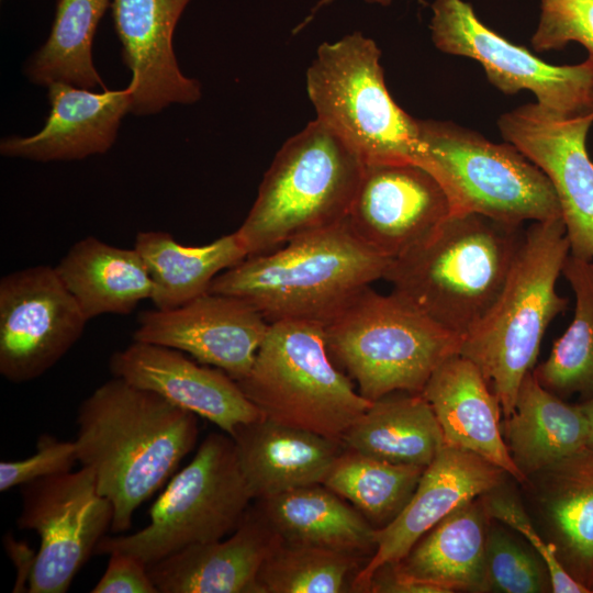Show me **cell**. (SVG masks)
<instances>
[{"label":"cell","mask_w":593,"mask_h":593,"mask_svg":"<svg viewBox=\"0 0 593 593\" xmlns=\"http://www.w3.org/2000/svg\"><path fill=\"white\" fill-rule=\"evenodd\" d=\"M445 445L473 452L524 484L504 440L500 401L479 368L460 354L441 363L422 391Z\"/></svg>","instance_id":"22"},{"label":"cell","mask_w":593,"mask_h":593,"mask_svg":"<svg viewBox=\"0 0 593 593\" xmlns=\"http://www.w3.org/2000/svg\"><path fill=\"white\" fill-rule=\"evenodd\" d=\"M345 447L398 465L427 467L444 447L436 415L422 393L393 392L373 401L344 433Z\"/></svg>","instance_id":"29"},{"label":"cell","mask_w":593,"mask_h":593,"mask_svg":"<svg viewBox=\"0 0 593 593\" xmlns=\"http://www.w3.org/2000/svg\"><path fill=\"white\" fill-rule=\"evenodd\" d=\"M20 491L18 527L40 537L27 592L65 593L111 529L112 504L87 467L25 483Z\"/></svg>","instance_id":"12"},{"label":"cell","mask_w":593,"mask_h":593,"mask_svg":"<svg viewBox=\"0 0 593 593\" xmlns=\"http://www.w3.org/2000/svg\"><path fill=\"white\" fill-rule=\"evenodd\" d=\"M370 593H443L436 586L410 580L394 569L392 563L379 567L368 588Z\"/></svg>","instance_id":"40"},{"label":"cell","mask_w":593,"mask_h":593,"mask_svg":"<svg viewBox=\"0 0 593 593\" xmlns=\"http://www.w3.org/2000/svg\"><path fill=\"white\" fill-rule=\"evenodd\" d=\"M376 42L354 32L323 43L306 71L316 119L339 135L365 165L415 163L418 120L389 93Z\"/></svg>","instance_id":"9"},{"label":"cell","mask_w":593,"mask_h":593,"mask_svg":"<svg viewBox=\"0 0 593 593\" xmlns=\"http://www.w3.org/2000/svg\"><path fill=\"white\" fill-rule=\"evenodd\" d=\"M134 248L153 281L159 310L180 306L209 291L216 276L247 257L236 232L202 246H186L164 231L138 232Z\"/></svg>","instance_id":"30"},{"label":"cell","mask_w":593,"mask_h":593,"mask_svg":"<svg viewBox=\"0 0 593 593\" xmlns=\"http://www.w3.org/2000/svg\"><path fill=\"white\" fill-rule=\"evenodd\" d=\"M108 556L107 569L92 593H158L147 566L141 560L123 552Z\"/></svg>","instance_id":"39"},{"label":"cell","mask_w":593,"mask_h":593,"mask_svg":"<svg viewBox=\"0 0 593 593\" xmlns=\"http://www.w3.org/2000/svg\"><path fill=\"white\" fill-rule=\"evenodd\" d=\"M490 518L481 496L448 514L396 563L403 577L443 593L488 592L485 549Z\"/></svg>","instance_id":"25"},{"label":"cell","mask_w":593,"mask_h":593,"mask_svg":"<svg viewBox=\"0 0 593 593\" xmlns=\"http://www.w3.org/2000/svg\"><path fill=\"white\" fill-rule=\"evenodd\" d=\"M269 325L245 300L208 291L174 309L142 312L133 340L187 353L239 381L249 373Z\"/></svg>","instance_id":"16"},{"label":"cell","mask_w":593,"mask_h":593,"mask_svg":"<svg viewBox=\"0 0 593 593\" xmlns=\"http://www.w3.org/2000/svg\"><path fill=\"white\" fill-rule=\"evenodd\" d=\"M507 473L486 459L444 445L425 468L405 507L387 526L376 529V551L353 581V592H368L374 571L399 562L413 545L462 504L505 481Z\"/></svg>","instance_id":"17"},{"label":"cell","mask_w":593,"mask_h":593,"mask_svg":"<svg viewBox=\"0 0 593 593\" xmlns=\"http://www.w3.org/2000/svg\"><path fill=\"white\" fill-rule=\"evenodd\" d=\"M529 484L566 570L590 589L593 580V448L532 474Z\"/></svg>","instance_id":"24"},{"label":"cell","mask_w":593,"mask_h":593,"mask_svg":"<svg viewBox=\"0 0 593 593\" xmlns=\"http://www.w3.org/2000/svg\"><path fill=\"white\" fill-rule=\"evenodd\" d=\"M569 254L561 217L533 222L497 299L462 338L459 354L479 368L504 418L514 410L522 381L535 368L549 324L567 307L556 286Z\"/></svg>","instance_id":"4"},{"label":"cell","mask_w":593,"mask_h":593,"mask_svg":"<svg viewBox=\"0 0 593 593\" xmlns=\"http://www.w3.org/2000/svg\"><path fill=\"white\" fill-rule=\"evenodd\" d=\"M426 467L398 465L346 448L323 481L374 528L391 523L411 500Z\"/></svg>","instance_id":"32"},{"label":"cell","mask_w":593,"mask_h":593,"mask_svg":"<svg viewBox=\"0 0 593 593\" xmlns=\"http://www.w3.org/2000/svg\"><path fill=\"white\" fill-rule=\"evenodd\" d=\"M570 42L580 43L593 58V0H540L533 47L561 49Z\"/></svg>","instance_id":"37"},{"label":"cell","mask_w":593,"mask_h":593,"mask_svg":"<svg viewBox=\"0 0 593 593\" xmlns=\"http://www.w3.org/2000/svg\"><path fill=\"white\" fill-rule=\"evenodd\" d=\"M513 462L527 478L586 447L588 421L581 405H570L542 387L533 371L521 383L515 406L502 423Z\"/></svg>","instance_id":"28"},{"label":"cell","mask_w":593,"mask_h":593,"mask_svg":"<svg viewBox=\"0 0 593 593\" xmlns=\"http://www.w3.org/2000/svg\"><path fill=\"white\" fill-rule=\"evenodd\" d=\"M3 542L8 555L16 567V580L13 592L27 591L25 590L26 583L30 582L33 572L36 552H34L26 542L16 541L10 535L4 536Z\"/></svg>","instance_id":"41"},{"label":"cell","mask_w":593,"mask_h":593,"mask_svg":"<svg viewBox=\"0 0 593 593\" xmlns=\"http://www.w3.org/2000/svg\"><path fill=\"white\" fill-rule=\"evenodd\" d=\"M488 592L541 593L551 590L548 570L536 551L502 528H489L485 549Z\"/></svg>","instance_id":"35"},{"label":"cell","mask_w":593,"mask_h":593,"mask_svg":"<svg viewBox=\"0 0 593 593\" xmlns=\"http://www.w3.org/2000/svg\"><path fill=\"white\" fill-rule=\"evenodd\" d=\"M88 320L55 267L38 265L0 280V373L13 383L35 380L82 336Z\"/></svg>","instance_id":"13"},{"label":"cell","mask_w":593,"mask_h":593,"mask_svg":"<svg viewBox=\"0 0 593 593\" xmlns=\"http://www.w3.org/2000/svg\"><path fill=\"white\" fill-rule=\"evenodd\" d=\"M251 500L233 438L211 433L152 505L149 523L134 534L104 536L94 555L123 552L153 564L232 534Z\"/></svg>","instance_id":"10"},{"label":"cell","mask_w":593,"mask_h":593,"mask_svg":"<svg viewBox=\"0 0 593 593\" xmlns=\"http://www.w3.org/2000/svg\"><path fill=\"white\" fill-rule=\"evenodd\" d=\"M562 275L575 299L573 320L533 373L559 396L593 395V261L567 257Z\"/></svg>","instance_id":"33"},{"label":"cell","mask_w":593,"mask_h":593,"mask_svg":"<svg viewBox=\"0 0 593 593\" xmlns=\"http://www.w3.org/2000/svg\"><path fill=\"white\" fill-rule=\"evenodd\" d=\"M490 519H495L521 534L542 559L555 593H590L591 590L577 581L560 562L555 545L545 540L534 527L522 502L505 481L481 495Z\"/></svg>","instance_id":"36"},{"label":"cell","mask_w":593,"mask_h":593,"mask_svg":"<svg viewBox=\"0 0 593 593\" xmlns=\"http://www.w3.org/2000/svg\"><path fill=\"white\" fill-rule=\"evenodd\" d=\"M390 262L354 236L344 221L247 256L216 276L209 292L245 300L270 324L298 320L324 325L383 279Z\"/></svg>","instance_id":"3"},{"label":"cell","mask_w":593,"mask_h":593,"mask_svg":"<svg viewBox=\"0 0 593 593\" xmlns=\"http://www.w3.org/2000/svg\"><path fill=\"white\" fill-rule=\"evenodd\" d=\"M323 327L332 359L371 402L393 392L422 393L462 342L396 293L371 287Z\"/></svg>","instance_id":"6"},{"label":"cell","mask_w":593,"mask_h":593,"mask_svg":"<svg viewBox=\"0 0 593 593\" xmlns=\"http://www.w3.org/2000/svg\"><path fill=\"white\" fill-rule=\"evenodd\" d=\"M580 405L588 421L589 432L586 447L593 448V395L588 398V400Z\"/></svg>","instance_id":"42"},{"label":"cell","mask_w":593,"mask_h":593,"mask_svg":"<svg viewBox=\"0 0 593 593\" xmlns=\"http://www.w3.org/2000/svg\"><path fill=\"white\" fill-rule=\"evenodd\" d=\"M78 462L75 440H60L49 434H42L36 443V451L22 460L0 462V491L71 471Z\"/></svg>","instance_id":"38"},{"label":"cell","mask_w":593,"mask_h":593,"mask_svg":"<svg viewBox=\"0 0 593 593\" xmlns=\"http://www.w3.org/2000/svg\"><path fill=\"white\" fill-rule=\"evenodd\" d=\"M333 0H321L318 1V3L312 9V12H311V15L305 20V22H303L301 24L300 27L304 26L312 18H313V14L318 10L321 9L322 7L331 3ZM366 2L368 3H374V4H380V5H389L391 3L392 0H365Z\"/></svg>","instance_id":"43"},{"label":"cell","mask_w":593,"mask_h":593,"mask_svg":"<svg viewBox=\"0 0 593 593\" xmlns=\"http://www.w3.org/2000/svg\"><path fill=\"white\" fill-rule=\"evenodd\" d=\"M429 29L435 46L478 60L490 82L506 94L523 89L563 116L593 112V58L577 65L545 63L484 25L463 0H434Z\"/></svg>","instance_id":"11"},{"label":"cell","mask_w":593,"mask_h":593,"mask_svg":"<svg viewBox=\"0 0 593 593\" xmlns=\"http://www.w3.org/2000/svg\"><path fill=\"white\" fill-rule=\"evenodd\" d=\"M197 416L116 377L81 402L78 462L93 472L99 493L112 504V533L131 527L134 512L193 449Z\"/></svg>","instance_id":"1"},{"label":"cell","mask_w":593,"mask_h":593,"mask_svg":"<svg viewBox=\"0 0 593 593\" xmlns=\"http://www.w3.org/2000/svg\"><path fill=\"white\" fill-rule=\"evenodd\" d=\"M190 1L111 0L123 61L132 74L130 112L154 114L200 100V82L180 71L172 47L176 24Z\"/></svg>","instance_id":"19"},{"label":"cell","mask_w":593,"mask_h":593,"mask_svg":"<svg viewBox=\"0 0 593 593\" xmlns=\"http://www.w3.org/2000/svg\"><path fill=\"white\" fill-rule=\"evenodd\" d=\"M451 214L436 178L418 164H367L345 223L377 254L395 259L424 240Z\"/></svg>","instance_id":"15"},{"label":"cell","mask_w":593,"mask_h":593,"mask_svg":"<svg viewBox=\"0 0 593 593\" xmlns=\"http://www.w3.org/2000/svg\"><path fill=\"white\" fill-rule=\"evenodd\" d=\"M109 370L112 377L159 394L230 436L239 425L264 417L226 372L199 365L174 348L133 340L111 355Z\"/></svg>","instance_id":"18"},{"label":"cell","mask_w":593,"mask_h":593,"mask_svg":"<svg viewBox=\"0 0 593 593\" xmlns=\"http://www.w3.org/2000/svg\"><path fill=\"white\" fill-rule=\"evenodd\" d=\"M363 557L281 541L264 562L258 583L261 593L353 592Z\"/></svg>","instance_id":"34"},{"label":"cell","mask_w":593,"mask_h":593,"mask_svg":"<svg viewBox=\"0 0 593 593\" xmlns=\"http://www.w3.org/2000/svg\"><path fill=\"white\" fill-rule=\"evenodd\" d=\"M110 4V0H57L48 38L25 68L31 82L107 89L92 61V43Z\"/></svg>","instance_id":"31"},{"label":"cell","mask_w":593,"mask_h":593,"mask_svg":"<svg viewBox=\"0 0 593 593\" xmlns=\"http://www.w3.org/2000/svg\"><path fill=\"white\" fill-rule=\"evenodd\" d=\"M88 321L127 315L150 299L153 281L139 254L90 235L76 242L55 266Z\"/></svg>","instance_id":"27"},{"label":"cell","mask_w":593,"mask_h":593,"mask_svg":"<svg viewBox=\"0 0 593 593\" xmlns=\"http://www.w3.org/2000/svg\"><path fill=\"white\" fill-rule=\"evenodd\" d=\"M47 89L51 109L42 130L31 136L3 138L1 155L45 163L107 153L122 118L131 111L132 88L93 92L55 82Z\"/></svg>","instance_id":"21"},{"label":"cell","mask_w":593,"mask_h":593,"mask_svg":"<svg viewBox=\"0 0 593 593\" xmlns=\"http://www.w3.org/2000/svg\"><path fill=\"white\" fill-rule=\"evenodd\" d=\"M343 500L325 485L313 484L255 504L283 542L372 557L377 528Z\"/></svg>","instance_id":"26"},{"label":"cell","mask_w":593,"mask_h":593,"mask_svg":"<svg viewBox=\"0 0 593 593\" xmlns=\"http://www.w3.org/2000/svg\"><path fill=\"white\" fill-rule=\"evenodd\" d=\"M253 500L322 484L346 449L340 439L261 417L231 436Z\"/></svg>","instance_id":"23"},{"label":"cell","mask_w":593,"mask_h":593,"mask_svg":"<svg viewBox=\"0 0 593 593\" xmlns=\"http://www.w3.org/2000/svg\"><path fill=\"white\" fill-rule=\"evenodd\" d=\"M237 383L264 417L340 440L372 403L332 359L323 325L310 321L271 323Z\"/></svg>","instance_id":"7"},{"label":"cell","mask_w":593,"mask_h":593,"mask_svg":"<svg viewBox=\"0 0 593 593\" xmlns=\"http://www.w3.org/2000/svg\"><path fill=\"white\" fill-rule=\"evenodd\" d=\"M363 166L333 130L310 122L276 154L236 231L247 256L344 222Z\"/></svg>","instance_id":"5"},{"label":"cell","mask_w":593,"mask_h":593,"mask_svg":"<svg viewBox=\"0 0 593 593\" xmlns=\"http://www.w3.org/2000/svg\"><path fill=\"white\" fill-rule=\"evenodd\" d=\"M590 590H591V592H593V580L591 582Z\"/></svg>","instance_id":"44"},{"label":"cell","mask_w":593,"mask_h":593,"mask_svg":"<svg viewBox=\"0 0 593 593\" xmlns=\"http://www.w3.org/2000/svg\"><path fill=\"white\" fill-rule=\"evenodd\" d=\"M523 237L522 225L451 213L424 240L392 259L383 280L463 338L501 293Z\"/></svg>","instance_id":"2"},{"label":"cell","mask_w":593,"mask_h":593,"mask_svg":"<svg viewBox=\"0 0 593 593\" xmlns=\"http://www.w3.org/2000/svg\"><path fill=\"white\" fill-rule=\"evenodd\" d=\"M415 164L445 190L451 213L511 224L561 217L548 177L512 144H496L451 122L418 120Z\"/></svg>","instance_id":"8"},{"label":"cell","mask_w":593,"mask_h":593,"mask_svg":"<svg viewBox=\"0 0 593 593\" xmlns=\"http://www.w3.org/2000/svg\"><path fill=\"white\" fill-rule=\"evenodd\" d=\"M593 112L563 116L538 103L499 119L503 138L550 180L559 200L570 254L593 261V160L586 149Z\"/></svg>","instance_id":"14"},{"label":"cell","mask_w":593,"mask_h":593,"mask_svg":"<svg viewBox=\"0 0 593 593\" xmlns=\"http://www.w3.org/2000/svg\"><path fill=\"white\" fill-rule=\"evenodd\" d=\"M281 541L255 504L226 539L186 547L147 569L158 593H261L259 571Z\"/></svg>","instance_id":"20"}]
</instances>
